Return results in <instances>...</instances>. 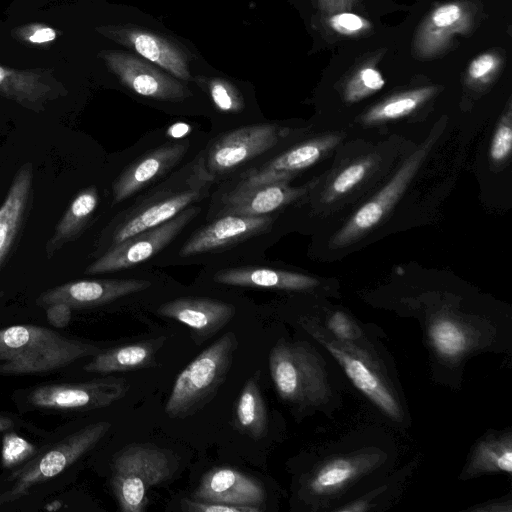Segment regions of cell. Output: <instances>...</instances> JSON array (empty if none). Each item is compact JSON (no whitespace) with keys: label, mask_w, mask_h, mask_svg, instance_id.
<instances>
[{"label":"cell","mask_w":512,"mask_h":512,"mask_svg":"<svg viewBox=\"0 0 512 512\" xmlns=\"http://www.w3.org/2000/svg\"><path fill=\"white\" fill-rule=\"evenodd\" d=\"M110 428L111 423L108 421L89 424L31 459L10 476V485L0 492V505L26 496L34 486L62 473L90 451Z\"/></svg>","instance_id":"cell-5"},{"label":"cell","mask_w":512,"mask_h":512,"mask_svg":"<svg viewBox=\"0 0 512 512\" xmlns=\"http://www.w3.org/2000/svg\"><path fill=\"white\" fill-rule=\"evenodd\" d=\"M45 308L47 321L55 328L66 327L71 320L73 308L66 303L57 302Z\"/></svg>","instance_id":"cell-42"},{"label":"cell","mask_w":512,"mask_h":512,"mask_svg":"<svg viewBox=\"0 0 512 512\" xmlns=\"http://www.w3.org/2000/svg\"><path fill=\"white\" fill-rule=\"evenodd\" d=\"M129 389L124 378H102L81 383L47 384L34 388L28 401L37 408L92 410L104 408L123 398Z\"/></svg>","instance_id":"cell-12"},{"label":"cell","mask_w":512,"mask_h":512,"mask_svg":"<svg viewBox=\"0 0 512 512\" xmlns=\"http://www.w3.org/2000/svg\"><path fill=\"white\" fill-rule=\"evenodd\" d=\"M473 465L480 471H512L510 440L482 442L474 454Z\"/></svg>","instance_id":"cell-35"},{"label":"cell","mask_w":512,"mask_h":512,"mask_svg":"<svg viewBox=\"0 0 512 512\" xmlns=\"http://www.w3.org/2000/svg\"><path fill=\"white\" fill-rule=\"evenodd\" d=\"M258 379L256 373L246 381L237 399L234 414L236 429L255 440L266 435L268 426L267 409Z\"/></svg>","instance_id":"cell-27"},{"label":"cell","mask_w":512,"mask_h":512,"mask_svg":"<svg viewBox=\"0 0 512 512\" xmlns=\"http://www.w3.org/2000/svg\"><path fill=\"white\" fill-rule=\"evenodd\" d=\"M482 9L474 0H451L436 4L415 31L412 54L431 60L448 53L458 37L474 32Z\"/></svg>","instance_id":"cell-6"},{"label":"cell","mask_w":512,"mask_h":512,"mask_svg":"<svg viewBox=\"0 0 512 512\" xmlns=\"http://www.w3.org/2000/svg\"><path fill=\"white\" fill-rule=\"evenodd\" d=\"M338 361L354 386L369 398L386 415L393 419L401 416L400 407L382 379L367 362L339 343L326 340L323 335L313 333Z\"/></svg>","instance_id":"cell-23"},{"label":"cell","mask_w":512,"mask_h":512,"mask_svg":"<svg viewBox=\"0 0 512 512\" xmlns=\"http://www.w3.org/2000/svg\"><path fill=\"white\" fill-rule=\"evenodd\" d=\"M236 313L235 307L205 297H182L163 303L157 314L176 320L190 328L197 344L219 332Z\"/></svg>","instance_id":"cell-17"},{"label":"cell","mask_w":512,"mask_h":512,"mask_svg":"<svg viewBox=\"0 0 512 512\" xmlns=\"http://www.w3.org/2000/svg\"><path fill=\"white\" fill-rule=\"evenodd\" d=\"M504 66V51L487 50L470 61L465 71L464 82L470 88H486L497 79Z\"/></svg>","instance_id":"cell-31"},{"label":"cell","mask_w":512,"mask_h":512,"mask_svg":"<svg viewBox=\"0 0 512 512\" xmlns=\"http://www.w3.org/2000/svg\"><path fill=\"white\" fill-rule=\"evenodd\" d=\"M12 34L24 43L46 47L55 41L61 32L43 23H30L14 29Z\"/></svg>","instance_id":"cell-38"},{"label":"cell","mask_w":512,"mask_h":512,"mask_svg":"<svg viewBox=\"0 0 512 512\" xmlns=\"http://www.w3.org/2000/svg\"><path fill=\"white\" fill-rule=\"evenodd\" d=\"M98 57L124 86L140 96L169 102L192 96L179 79L136 54L103 50Z\"/></svg>","instance_id":"cell-10"},{"label":"cell","mask_w":512,"mask_h":512,"mask_svg":"<svg viewBox=\"0 0 512 512\" xmlns=\"http://www.w3.org/2000/svg\"><path fill=\"white\" fill-rule=\"evenodd\" d=\"M386 80L374 60L357 65L343 85V98L348 103L358 102L380 91Z\"/></svg>","instance_id":"cell-30"},{"label":"cell","mask_w":512,"mask_h":512,"mask_svg":"<svg viewBox=\"0 0 512 512\" xmlns=\"http://www.w3.org/2000/svg\"><path fill=\"white\" fill-rule=\"evenodd\" d=\"M34 171L30 162L16 171L0 207V272L10 259L31 213Z\"/></svg>","instance_id":"cell-15"},{"label":"cell","mask_w":512,"mask_h":512,"mask_svg":"<svg viewBox=\"0 0 512 512\" xmlns=\"http://www.w3.org/2000/svg\"><path fill=\"white\" fill-rule=\"evenodd\" d=\"M237 347V336L227 332L194 358L173 384L164 407L166 415L184 419L209 403L227 378Z\"/></svg>","instance_id":"cell-3"},{"label":"cell","mask_w":512,"mask_h":512,"mask_svg":"<svg viewBox=\"0 0 512 512\" xmlns=\"http://www.w3.org/2000/svg\"><path fill=\"white\" fill-rule=\"evenodd\" d=\"M370 167L371 161L369 159H363L345 167L332 180L328 188L326 199L330 201L350 192L362 182Z\"/></svg>","instance_id":"cell-36"},{"label":"cell","mask_w":512,"mask_h":512,"mask_svg":"<svg viewBox=\"0 0 512 512\" xmlns=\"http://www.w3.org/2000/svg\"><path fill=\"white\" fill-rule=\"evenodd\" d=\"M311 184L291 187L287 181L237 186L222 198L219 217L268 215L303 196Z\"/></svg>","instance_id":"cell-16"},{"label":"cell","mask_w":512,"mask_h":512,"mask_svg":"<svg viewBox=\"0 0 512 512\" xmlns=\"http://www.w3.org/2000/svg\"><path fill=\"white\" fill-rule=\"evenodd\" d=\"M512 129H511V107L508 104L506 113L501 118L492 138L490 155L493 161L504 160L511 152Z\"/></svg>","instance_id":"cell-39"},{"label":"cell","mask_w":512,"mask_h":512,"mask_svg":"<svg viewBox=\"0 0 512 512\" xmlns=\"http://www.w3.org/2000/svg\"><path fill=\"white\" fill-rule=\"evenodd\" d=\"M176 467L167 450L152 444H131L120 450L111 465V487L120 510L144 511L149 490L170 478Z\"/></svg>","instance_id":"cell-4"},{"label":"cell","mask_w":512,"mask_h":512,"mask_svg":"<svg viewBox=\"0 0 512 512\" xmlns=\"http://www.w3.org/2000/svg\"><path fill=\"white\" fill-rule=\"evenodd\" d=\"M336 135H328L301 143L261 167L243 174L238 184L255 185L276 181H289L295 173L316 163L339 142Z\"/></svg>","instance_id":"cell-22"},{"label":"cell","mask_w":512,"mask_h":512,"mask_svg":"<svg viewBox=\"0 0 512 512\" xmlns=\"http://www.w3.org/2000/svg\"><path fill=\"white\" fill-rule=\"evenodd\" d=\"M436 351L444 357L455 358L467 347V334L457 322L450 319L435 321L429 329Z\"/></svg>","instance_id":"cell-33"},{"label":"cell","mask_w":512,"mask_h":512,"mask_svg":"<svg viewBox=\"0 0 512 512\" xmlns=\"http://www.w3.org/2000/svg\"><path fill=\"white\" fill-rule=\"evenodd\" d=\"M444 126L445 124L442 121L434 126L427 139L404 161L390 181L361 206L339 230L333 237L331 246L338 248L348 245L371 230L382 220L416 175L436 140L441 135Z\"/></svg>","instance_id":"cell-7"},{"label":"cell","mask_w":512,"mask_h":512,"mask_svg":"<svg viewBox=\"0 0 512 512\" xmlns=\"http://www.w3.org/2000/svg\"><path fill=\"white\" fill-rule=\"evenodd\" d=\"M191 498L264 509L266 494L257 479L231 467H217L202 476Z\"/></svg>","instance_id":"cell-18"},{"label":"cell","mask_w":512,"mask_h":512,"mask_svg":"<svg viewBox=\"0 0 512 512\" xmlns=\"http://www.w3.org/2000/svg\"><path fill=\"white\" fill-rule=\"evenodd\" d=\"M359 471L352 458L339 457L322 465L308 480L307 489L313 495L334 493L349 483Z\"/></svg>","instance_id":"cell-29"},{"label":"cell","mask_w":512,"mask_h":512,"mask_svg":"<svg viewBox=\"0 0 512 512\" xmlns=\"http://www.w3.org/2000/svg\"><path fill=\"white\" fill-rule=\"evenodd\" d=\"M324 30L342 38H359L372 31V23L352 10L321 15Z\"/></svg>","instance_id":"cell-34"},{"label":"cell","mask_w":512,"mask_h":512,"mask_svg":"<svg viewBox=\"0 0 512 512\" xmlns=\"http://www.w3.org/2000/svg\"><path fill=\"white\" fill-rule=\"evenodd\" d=\"M98 203V190L93 185L84 188L74 197L46 242L45 254L48 259L82 235L88 227Z\"/></svg>","instance_id":"cell-26"},{"label":"cell","mask_w":512,"mask_h":512,"mask_svg":"<svg viewBox=\"0 0 512 512\" xmlns=\"http://www.w3.org/2000/svg\"><path fill=\"white\" fill-rule=\"evenodd\" d=\"M201 154L117 217L101 234L97 255L141 231L160 225L207 197L214 177ZM101 253V254H102ZM100 256V255H99Z\"/></svg>","instance_id":"cell-1"},{"label":"cell","mask_w":512,"mask_h":512,"mask_svg":"<svg viewBox=\"0 0 512 512\" xmlns=\"http://www.w3.org/2000/svg\"><path fill=\"white\" fill-rule=\"evenodd\" d=\"M95 31L128 48L179 80L192 79L190 72L192 54L180 43L162 34L136 26L117 24L98 26Z\"/></svg>","instance_id":"cell-11"},{"label":"cell","mask_w":512,"mask_h":512,"mask_svg":"<svg viewBox=\"0 0 512 512\" xmlns=\"http://www.w3.org/2000/svg\"><path fill=\"white\" fill-rule=\"evenodd\" d=\"M268 360L273 384L282 400L309 404L320 398L322 373L303 345L280 340L270 350Z\"/></svg>","instance_id":"cell-8"},{"label":"cell","mask_w":512,"mask_h":512,"mask_svg":"<svg viewBox=\"0 0 512 512\" xmlns=\"http://www.w3.org/2000/svg\"><path fill=\"white\" fill-rule=\"evenodd\" d=\"M151 282L141 279H96L68 282L38 296L36 304L42 307L62 302L74 308L104 305L124 296L143 291Z\"/></svg>","instance_id":"cell-14"},{"label":"cell","mask_w":512,"mask_h":512,"mask_svg":"<svg viewBox=\"0 0 512 512\" xmlns=\"http://www.w3.org/2000/svg\"><path fill=\"white\" fill-rule=\"evenodd\" d=\"M166 341L165 336L100 351L84 366L90 373L110 374L151 367Z\"/></svg>","instance_id":"cell-25"},{"label":"cell","mask_w":512,"mask_h":512,"mask_svg":"<svg viewBox=\"0 0 512 512\" xmlns=\"http://www.w3.org/2000/svg\"><path fill=\"white\" fill-rule=\"evenodd\" d=\"M328 329L343 341H351L359 336V329L344 313L335 312L328 319Z\"/></svg>","instance_id":"cell-41"},{"label":"cell","mask_w":512,"mask_h":512,"mask_svg":"<svg viewBox=\"0 0 512 512\" xmlns=\"http://www.w3.org/2000/svg\"><path fill=\"white\" fill-rule=\"evenodd\" d=\"M35 445L14 432L4 434L2 438L1 463L5 468H12L36 456Z\"/></svg>","instance_id":"cell-37"},{"label":"cell","mask_w":512,"mask_h":512,"mask_svg":"<svg viewBox=\"0 0 512 512\" xmlns=\"http://www.w3.org/2000/svg\"><path fill=\"white\" fill-rule=\"evenodd\" d=\"M438 92L436 86H422L395 93L372 106L362 116L365 124H376L407 116Z\"/></svg>","instance_id":"cell-28"},{"label":"cell","mask_w":512,"mask_h":512,"mask_svg":"<svg viewBox=\"0 0 512 512\" xmlns=\"http://www.w3.org/2000/svg\"><path fill=\"white\" fill-rule=\"evenodd\" d=\"M66 94L65 87L48 70H20L0 64L1 98L40 113L46 109L49 102Z\"/></svg>","instance_id":"cell-20"},{"label":"cell","mask_w":512,"mask_h":512,"mask_svg":"<svg viewBox=\"0 0 512 512\" xmlns=\"http://www.w3.org/2000/svg\"><path fill=\"white\" fill-rule=\"evenodd\" d=\"M272 217L226 215L212 221L195 232L180 249V256L197 254L227 248L266 231Z\"/></svg>","instance_id":"cell-19"},{"label":"cell","mask_w":512,"mask_h":512,"mask_svg":"<svg viewBox=\"0 0 512 512\" xmlns=\"http://www.w3.org/2000/svg\"><path fill=\"white\" fill-rule=\"evenodd\" d=\"M195 82L207 92L214 106L223 113H240L245 108L244 98L229 80L220 77L197 76Z\"/></svg>","instance_id":"cell-32"},{"label":"cell","mask_w":512,"mask_h":512,"mask_svg":"<svg viewBox=\"0 0 512 512\" xmlns=\"http://www.w3.org/2000/svg\"><path fill=\"white\" fill-rule=\"evenodd\" d=\"M94 344L67 338L36 325L0 329V374H34L58 370L96 355Z\"/></svg>","instance_id":"cell-2"},{"label":"cell","mask_w":512,"mask_h":512,"mask_svg":"<svg viewBox=\"0 0 512 512\" xmlns=\"http://www.w3.org/2000/svg\"><path fill=\"white\" fill-rule=\"evenodd\" d=\"M182 509L189 512H260L263 509L250 506H236L217 502L198 501L185 498L181 502Z\"/></svg>","instance_id":"cell-40"},{"label":"cell","mask_w":512,"mask_h":512,"mask_svg":"<svg viewBox=\"0 0 512 512\" xmlns=\"http://www.w3.org/2000/svg\"><path fill=\"white\" fill-rule=\"evenodd\" d=\"M200 211V207H187L170 220L128 237L102 253L85 274L124 270L150 259L168 246Z\"/></svg>","instance_id":"cell-9"},{"label":"cell","mask_w":512,"mask_h":512,"mask_svg":"<svg viewBox=\"0 0 512 512\" xmlns=\"http://www.w3.org/2000/svg\"><path fill=\"white\" fill-rule=\"evenodd\" d=\"M188 142L162 145L128 166L112 187V204H118L162 178L174 168L188 150Z\"/></svg>","instance_id":"cell-21"},{"label":"cell","mask_w":512,"mask_h":512,"mask_svg":"<svg viewBox=\"0 0 512 512\" xmlns=\"http://www.w3.org/2000/svg\"><path fill=\"white\" fill-rule=\"evenodd\" d=\"M214 281L224 285L279 290H307L318 281L305 274L262 267H236L214 274Z\"/></svg>","instance_id":"cell-24"},{"label":"cell","mask_w":512,"mask_h":512,"mask_svg":"<svg viewBox=\"0 0 512 512\" xmlns=\"http://www.w3.org/2000/svg\"><path fill=\"white\" fill-rule=\"evenodd\" d=\"M321 15H327L335 12L353 10L359 3V0H317Z\"/></svg>","instance_id":"cell-43"},{"label":"cell","mask_w":512,"mask_h":512,"mask_svg":"<svg viewBox=\"0 0 512 512\" xmlns=\"http://www.w3.org/2000/svg\"><path fill=\"white\" fill-rule=\"evenodd\" d=\"M283 131L276 125H249L222 135L204 156L205 167L214 177L263 154L274 147Z\"/></svg>","instance_id":"cell-13"},{"label":"cell","mask_w":512,"mask_h":512,"mask_svg":"<svg viewBox=\"0 0 512 512\" xmlns=\"http://www.w3.org/2000/svg\"><path fill=\"white\" fill-rule=\"evenodd\" d=\"M14 426L11 418L0 413V432H6Z\"/></svg>","instance_id":"cell-44"}]
</instances>
